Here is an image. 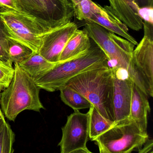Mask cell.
Instances as JSON below:
<instances>
[{
    "instance_id": "obj_1",
    "label": "cell",
    "mask_w": 153,
    "mask_h": 153,
    "mask_svg": "<svg viewBox=\"0 0 153 153\" xmlns=\"http://www.w3.org/2000/svg\"><path fill=\"white\" fill-rule=\"evenodd\" d=\"M65 86L81 94L104 118L114 122L113 73L110 65L84 72L71 79Z\"/></svg>"
},
{
    "instance_id": "obj_2",
    "label": "cell",
    "mask_w": 153,
    "mask_h": 153,
    "mask_svg": "<svg viewBox=\"0 0 153 153\" xmlns=\"http://www.w3.org/2000/svg\"><path fill=\"white\" fill-rule=\"evenodd\" d=\"M14 69L12 80L0 97L1 110L5 117L12 121L23 111L39 112L44 109L40 99V87L18 64H14Z\"/></svg>"
},
{
    "instance_id": "obj_3",
    "label": "cell",
    "mask_w": 153,
    "mask_h": 153,
    "mask_svg": "<svg viewBox=\"0 0 153 153\" xmlns=\"http://www.w3.org/2000/svg\"><path fill=\"white\" fill-rule=\"evenodd\" d=\"M107 65H110L107 56L94 43L85 53L64 62L57 63L51 70L34 81L40 89L53 92L59 91L68 81L81 74Z\"/></svg>"
},
{
    "instance_id": "obj_4",
    "label": "cell",
    "mask_w": 153,
    "mask_h": 153,
    "mask_svg": "<svg viewBox=\"0 0 153 153\" xmlns=\"http://www.w3.org/2000/svg\"><path fill=\"white\" fill-rule=\"evenodd\" d=\"M149 138L130 117L115 122L112 126L93 140L100 153H131L141 148Z\"/></svg>"
},
{
    "instance_id": "obj_5",
    "label": "cell",
    "mask_w": 153,
    "mask_h": 153,
    "mask_svg": "<svg viewBox=\"0 0 153 153\" xmlns=\"http://www.w3.org/2000/svg\"><path fill=\"white\" fill-rule=\"evenodd\" d=\"M144 36L132 53L128 74L148 96H153V24L143 22Z\"/></svg>"
},
{
    "instance_id": "obj_6",
    "label": "cell",
    "mask_w": 153,
    "mask_h": 153,
    "mask_svg": "<svg viewBox=\"0 0 153 153\" xmlns=\"http://www.w3.org/2000/svg\"><path fill=\"white\" fill-rule=\"evenodd\" d=\"M0 16L13 38L38 53L43 38L51 28L21 12L0 8ZM57 28V27H56Z\"/></svg>"
},
{
    "instance_id": "obj_7",
    "label": "cell",
    "mask_w": 153,
    "mask_h": 153,
    "mask_svg": "<svg viewBox=\"0 0 153 153\" xmlns=\"http://www.w3.org/2000/svg\"><path fill=\"white\" fill-rule=\"evenodd\" d=\"M83 30L102 50L109 62H112L111 67L121 68L128 73L134 44L93 22L86 23Z\"/></svg>"
},
{
    "instance_id": "obj_8",
    "label": "cell",
    "mask_w": 153,
    "mask_h": 153,
    "mask_svg": "<svg viewBox=\"0 0 153 153\" xmlns=\"http://www.w3.org/2000/svg\"><path fill=\"white\" fill-rule=\"evenodd\" d=\"M19 11L32 16L51 28L72 21L74 17L69 0H15Z\"/></svg>"
},
{
    "instance_id": "obj_9",
    "label": "cell",
    "mask_w": 153,
    "mask_h": 153,
    "mask_svg": "<svg viewBox=\"0 0 153 153\" xmlns=\"http://www.w3.org/2000/svg\"><path fill=\"white\" fill-rule=\"evenodd\" d=\"M90 113L75 111L67 117L65 126L62 128V137L58 144L61 153L86 147L89 139Z\"/></svg>"
},
{
    "instance_id": "obj_10",
    "label": "cell",
    "mask_w": 153,
    "mask_h": 153,
    "mask_svg": "<svg viewBox=\"0 0 153 153\" xmlns=\"http://www.w3.org/2000/svg\"><path fill=\"white\" fill-rule=\"evenodd\" d=\"M113 73L112 105L114 122L130 117L134 82L125 70L111 67Z\"/></svg>"
},
{
    "instance_id": "obj_11",
    "label": "cell",
    "mask_w": 153,
    "mask_h": 153,
    "mask_svg": "<svg viewBox=\"0 0 153 153\" xmlns=\"http://www.w3.org/2000/svg\"><path fill=\"white\" fill-rule=\"evenodd\" d=\"M78 29L77 24L72 21L54 29L43 38L39 53L49 62H58L66 43Z\"/></svg>"
},
{
    "instance_id": "obj_12",
    "label": "cell",
    "mask_w": 153,
    "mask_h": 153,
    "mask_svg": "<svg viewBox=\"0 0 153 153\" xmlns=\"http://www.w3.org/2000/svg\"><path fill=\"white\" fill-rule=\"evenodd\" d=\"M87 22L96 23L108 31L124 38L135 46L138 45L136 39L128 32L127 26L112 13L107 5L103 7L100 5L97 12L92 15Z\"/></svg>"
},
{
    "instance_id": "obj_13",
    "label": "cell",
    "mask_w": 153,
    "mask_h": 153,
    "mask_svg": "<svg viewBox=\"0 0 153 153\" xmlns=\"http://www.w3.org/2000/svg\"><path fill=\"white\" fill-rule=\"evenodd\" d=\"M108 9L128 27L135 31L143 29V21L138 15L139 7L135 0H108Z\"/></svg>"
},
{
    "instance_id": "obj_14",
    "label": "cell",
    "mask_w": 153,
    "mask_h": 153,
    "mask_svg": "<svg viewBox=\"0 0 153 153\" xmlns=\"http://www.w3.org/2000/svg\"><path fill=\"white\" fill-rule=\"evenodd\" d=\"M148 98V96L134 83L129 117L133 120L144 132H147V118L148 113L151 110Z\"/></svg>"
},
{
    "instance_id": "obj_15",
    "label": "cell",
    "mask_w": 153,
    "mask_h": 153,
    "mask_svg": "<svg viewBox=\"0 0 153 153\" xmlns=\"http://www.w3.org/2000/svg\"><path fill=\"white\" fill-rule=\"evenodd\" d=\"M91 39L83 30H77L63 49L58 62L76 58L87 52L92 45Z\"/></svg>"
},
{
    "instance_id": "obj_16",
    "label": "cell",
    "mask_w": 153,
    "mask_h": 153,
    "mask_svg": "<svg viewBox=\"0 0 153 153\" xmlns=\"http://www.w3.org/2000/svg\"><path fill=\"white\" fill-rule=\"evenodd\" d=\"M57 63L49 62L38 53H34L25 61L18 64L33 80L50 71Z\"/></svg>"
},
{
    "instance_id": "obj_17",
    "label": "cell",
    "mask_w": 153,
    "mask_h": 153,
    "mask_svg": "<svg viewBox=\"0 0 153 153\" xmlns=\"http://www.w3.org/2000/svg\"><path fill=\"white\" fill-rule=\"evenodd\" d=\"M89 138L93 141L95 138L108 130L115 122L106 119L93 105L90 108Z\"/></svg>"
},
{
    "instance_id": "obj_18",
    "label": "cell",
    "mask_w": 153,
    "mask_h": 153,
    "mask_svg": "<svg viewBox=\"0 0 153 153\" xmlns=\"http://www.w3.org/2000/svg\"><path fill=\"white\" fill-rule=\"evenodd\" d=\"M59 91L62 101L74 111L90 109L92 105L84 96L72 88L64 86Z\"/></svg>"
},
{
    "instance_id": "obj_19",
    "label": "cell",
    "mask_w": 153,
    "mask_h": 153,
    "mask_svg": "<svg viewBox=\"0 0 153 153\" xmlns=\"http://www.w3.org/2000/svg\"><path fill=\"white\" fill-rule=\"evenodd\" d=\"M8 52L12 62L19 64L29 58L34 52L20 41L11 38L8 42Z\"/></svg>"
},
{
    "instance_id": "obj_20",
    "label": "cell",
    "mask_w": 153,
    "mask_h": 153,
    "mask_svg": "<svg viewBox=\"0 0 153 153\" xmlns=\"http://www.w3.org/2000/svg\"><path fill=\"white\" fill-rule=\"evenodd\" d=\"M72 5L74 17L87 22L93 14L97 12L100 4L92 0H69Z\"/></svg>"
},
{
    "instance_id": "obj_21",
    "label": "cell",
    "mask_w": 153,
    "mask_h": 153,
    "mask_svg": "<svg viewBox=\"0 0 153 153\" xmlns=\"http://www.w3.org/2000/svg\"><path fill=\"white\" fill-rule=\"evenodd\" d=\"M12 38L0 16V62L13 67L8 52V42Z\"/></svg>"
},
{
    "instance_id": "obj_22",
    "label": "cell",
    "mask_w": 153,
    "mask_h": 153,
    "mask_svg": "<svg viewBox=\"0 0 153 153\" xmlns=\"http://www.w3.org/2000/svg\"><path fill=\"white\" fill-rule=\"evenodd\" d=\"M15 134L8 123H6L0 132V153H13Z\"/></svg>"
},
{
    "instance_id": "obj_23",
    "label": "cell",
    "mask_w": 153,
    "mask_h": 153,
    "mask_svg": "<svg viewBox=\"0 0 153 153\" xmlns=\"http://www.w3.org/2000/svg\"><path fill=\"white\" fill-rule=\"evenodd\" d=\"M14 74V67L0 62V91H3L9 86Z\"/></svg>"
},
{
    "instance_id": "obj_24",
    "label": "cell",
    "mask_w": 153,
    "mask_h": 153,
    "mask_svg": "<svg viewBox=\"0 0 153 153\" xmlns=\"http://www.w3.org/2000/svg\"><path fill=\"white\" fill-rule=\"evenodd\" d=\"M137 12L138 16L143 22L153 24V7L139 8Z\"/></svg>"
},
{
    "instance_id": "obj_25",
    "label": "cell",
    "mask_w": 153,
    "mask_h": 153,
    "mask_svg": "<svg viewBox=\"0 0 153 153\" xmlns=\"http://www.w3.org/2000/svg\"><path fill=\"white\" fill-rule=\"evenodd\" d=\"M0 8L19 11L16 6L15 0H0Z\"/></svg>"
},
{
    "instance_id": "obj_26",
    "label": "cell",
    "mask_w": 153,
    "mask_h": 153,
    "mask_svg": "<svg viewBox=\"0 0 153 153\" xmlns=\"http://www.w3.org/2000/svg\"><path fill=\"white\" fill-rule=\"evenodd\" d=\"M138 153H153V140L148 138L143 148Z\"/></svg>"
},
{
    "instance_id": "obj_27",
    "label": "cell",
    "mask_w": 153,
    "mask_h": 153,
    "mask_svg": "<svg viewBox=\"0 0 153 153\" xmlns=\"http://www.w3.org/2000/svg\"><path fill=\"white\" fill-rule=\"evenodd\" d=\"M139 8L143 7H153V0H135Z\"/></svg>"
},
{
    "instance_id": "obj_28",
    "label": "cell",
    "mask_w": 153,
    "mask_h": 153,
    "mask_svg": "<svg viewBox=\"0 0 153 153\" xmlns=\"http://www.w3.org/2000/svg\"><path fill=\"white\" fill-rule=\"evenodd\" d=\"M7 122L4 119V115L1 110L0 107V132H1Z\"/></svg>"
},
{
    "instance_id": "obj_29",
    "label": "cell",
    "mask_w": 153,
    "mask_h": 153,
    "mask_svg": "<svg viewBox=\"0 0 153 153\" xmlns=\"http://www.w3.org/2000/svg\"><path fill=\"white\" fill-rule=\"evenodd\" d=\"M69 153H93L90 152L87 147L84 148H80V149H76L74 151H72L71 152Z\"/></svg>"
},
{
    "instance_id": "obj_30",
    "label": "cell",
    "mask_w": 153,
    "mask_h": 153,
    "mask_svg": "<svg viewBox=\"0 0 153 153\" xmlns=\"http://www.w3.org/2000/svg\"><path fill=\"white\" fill-rule=\"evenodd\" d=\"M1 91H0V97H1Z\"/></svg>"
}]
</instances>
